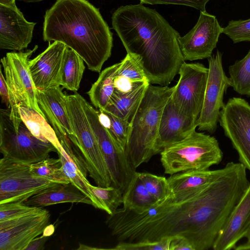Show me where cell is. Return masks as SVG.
<instances>
[{
  "label": "cell",
  "mask_w": 250,
  "mask_h": 250,
  "mask_svg": "<svg viewBox=\"0 0 250 250\" xmlns=\"http://www.w3.org/2000/svg\"><path fill=\"white\" fill-rule=\"evenodd\" d=\"M111 22L127 53L137 59L149 83L168 86L185 62L179 33L156 10L142 3L119 7Z\"/></svg>",
  "instance_id": "obj_1"
},
{
  "label": "cell",
  "mask_w": 250,
  "mask_h": 250,
  "mask_svg": "<svg viewBox=\"0 0 250 250\" xmlns=\"http://www.w3.org/2000/svg\"><path fill=\"white\" fill-rule=\"evenodd\" d=\"M112 35L99 9L87 0H56L45 11L43 41L64 43L92 71L101 72L110 57Z\"/></svg>",
  "instance_id": "obj_2"
},
{
  "label": "cell",
  "mask_w": 250,
  "mask_h": 250,
  "mask_svg": "<svg viewBox=\"0 0 250 250\" xmlns=\"http://www.w3.org/2000/svg\"><path fill=\"white\" fill-rule=\"evenodd\" d=\"M173 89L150 83L133 118L126 153L134 169L156 155L155 144L164 107Z\"/></svg>",
  "instance_id": "obj_3"
},
{
  "label": "cell",
  "mask_w": 250,
  "mask_h": 250,
  "mask_svg": "<svg viewBox=\"0 0 250 250\" xmlns=\"http://www.w3.org/2000/svg\"><path fill=\"white\" fill-rule=\"evenodd\" d=\"M165 173L205 170L219 164L223 153L214 137L196 130L184 140L164 148L160 153Z\"/></svg>",
  "instance_id": "obj_4"
},
{
  "label": "cell",
  "mask_w": 250,
  "mask_h": 250,
  "mask_svg": "<svg viewBox=\"0 0 250 250\" xmlns=\"http://www.w3.org/2000/svg\"><path fill=\"white\" fill-rule=\"evenodd\" d=\"M83 97L79 93L67 95V108L76 138L72 144L89 176L98 186H111L107 167L85 112Z\"/></svg>",
  "instance_id": "obj_5"
},
{
  "label": "cell",
  "mask_w": 250,
  "mask_h": 250,
  "mask_svg": "<svg viewBox=\"0 0 250 250\" xmlns=\"http://www.w3.org/2000/svg\"><path fill=\"white\" fill-rule=\"evenodd\" d=\"M38 47L35 45L32 49L8 52L0 60L9 91L10 118L15 125L22 122L18 111L19 105L32 108L46 119L38 104L37 88L28 66L30 58Z\"/></svg>",
  "instance_id": "obj_6"
},
{
  "label": "cell",
  "mask_w": 250,
  "mask_h": 250,
  "mask_svg": "<svg viewBox=\"0 0 250 250\" xmlns=\"http://www.w3.org/2000/svg\"><path fill=\"white\" fill-rule=\"evenodd\" d=\"M10 113V108L0 111V151L3 157L32 164L45 159L51 152H57L51 143L34 136L22 121L16 129Z\"/></svg>",
  "instance_id": "obj_7"
},
{
  "label": "cell",
  "mask_w": 250,
  "mask_h": 250,
  "mask_svg": "<svg viewBox=\"0 0 250 250\" xmlns=\"http://www.w3.org/2000/svg\"><path fill=\"white\" fill-rule=\"evenodd\" d=\"M31 164L2 157L0 160V204L24 202L57 184L34 175Z\"/></svg>",
  "instance_id": "obj_8"
},
{
  "label": "cell",
  "mask_w": 250,
  "mask_h": 250,
  "mask_svg": "<svg viewBox=\"0 0 250 250\" xmlns=\"http://www.w3.org/2000/svg\"><path fill=\"white\" fill-rule=\"evenodd\" d=\"M83 108L99 143L109 173L111 186L123 194L126 189L136 170L130 164L125 151L116 144L107 129L100 123L98 111L83 98Z\"/></svg>",
  "instance_id": "obj_9"
},
{
  "label": "cell",
  "mask_w": 250,
  "mask_h": 250,
  "mask_svg": "<svg viewBox=\"0 0 250 250\" xmlns=\"http://www.w3.org/2000/svg\"><path fill=\"white\" fill-rule=\"evenodd\" d=\"M208 68L199 62H185L179 71L170 99L182 114L198 121L204 102Z\"/></svg>",
  "instance_id": "obj_10"
},
{
  "label": "cell",
  "mask_w": 250,
  "mask_h": 250,
  "mask_svg": "<svg viewBox=\"0 0 250 250\" xmlns=\"http://www.w3.org/2000/svg\"><path fill=\"white\" fill-rule=\"evenodd\" d=\"M222 53L217 50L208 59V74L202 108L197 121L198 130L213 134L216 130L221 110L225 105L224 97L232 87L222 64Z\"/></svg>",
  "instance_id": "obj_11"
},
{
  "label": "cell",
  "mask_w": 250,
  "mask_h": 250,
  "mask_svg": "<svg viewBox=\"0 0 250 250\" xmlns=\"http://www.w3.org/2000/svg\"><path fill=\"white\" fill-rule=\"evenodd\" d=\"M219 122L237 151L239 163L250 171V104L245 99H229L221 110Z\"/></svg>",
  "instance_id": "obj_12"
},
{
  "label": "cell",
  "mask_w": 250,
  "mask_h": 250,
  "mask_svg": "<svg viewBox=\"0 0 250 250\" xmlns=\"http://www.w3.org/2000/svg\"><path fill=\"white\" fill-rule=\"evenodd\" d=\"M50 219L47 209L37 207L19 217L0 221V250H25L33 239L42 234Z\"/></svg>",
  "instance_id": "obj_13"
},
{
  "label": "cell",
  "mask_w": 250,
  "mask_h": 250,
  "mask_svg": "<svg viewBox=\"0 0 250 250\" xmlns=\"http://www.w3.org/2000/svg\"><path fill=\"white\" fill-rule=\"evenodd\" d=\"M223 28L216 17L205 11H200L195 26L185 36L178 39L185 61L208 59L216 47Z\"/></svg>",
  "instance_id": "obj_14"
},
{
  "label": "cell",
  "mask_w": 250,
  "mask_h": 250,
  "mask_svg": "<svg viewBox=\"0 0 250 250\" xmlns=\"http://www.w3.org/2000/svg\"><path fill=\"white\" fill-rule=\"evenodd\" d=\"M67 47L59 42H49L44 51L29 60L30 73L37 89L45 90L61 85L62 69Z\"/></svg>",
  "instance_id": "obj_15"
},
{
  "label": "cell",
  "mask_w": 250,
  "mask_h": 250,
  "mask_svg": "<svg viewBox=\"0 0 250 250\" xmlns=\"http://www.w3.org/2000/svg\"><path fill=\"white\" fill-rule=\"evenodd\" d=\"M36 24L27 21L18 7L0 4V48L19 51L26 48Z\"/></svg>",
  "instance_id": "obj_16"
},
{
  "label": "cell",
  "mask_w": 250,
  "mask_h": 250,
  "mask_svg": "<svg viewBox=\"0 0 250 250\" xmlns=\"http://www.w3.org/2000/svg\"><path fill=\"white\" fill-rule=\"evenodd\" d=\"M197 126V120L180 113L169 98L161 117L155 144L156 154L166 147L186 139Z\"/></svg>",
  "instance_id": "obj_17"
},
{
  "label": "cell",
  "mask_w": 250,
  "mask_h": 250,
  "mask_svg": "<svg viewBox=\"0 0 250 250\" xmlns=\"http://www.w3.org/2000/svg\"><path fill=\"white\" fill-rule=\"evenodd\" d=\"M67 95L60 86L48 89H37L38 104L56 135L67 136L72 143L76 138L67 108Z\"/></svg>",
  "instance_id": "obj_18"
},
{
  "label": "cell",
  "mask_w": 250,
  "mask_h": 250,
  "mask_svg": "<svg viewBox=\"0 0 250 250\" xmlns=\"http://www.w3.org/2000/svg\"><path fill=\"white\" fill-rule=\"evenodd\" d=\"M250 225V186L233 208L219 232L212 246L214 250L234 249L245 237Z\"/></svg>",
  "instance_id": "obj_19"
},
{
  "label": "cell",
  "mask_w": 250,
  "mask_h": 250,
  "mask_svg": "<svg viewBox=\"0 0 250 250\" xmlns=\"http://www.w3.org/2000/svg\"><path fill=\"white\" fill-rule=\"evenodd\" d=\"M57 137L61 145L57 152L62 169L70 183L91 200L94 207L102 210L100 203L91 190V184L87 179V169L68 137L64 135Z\"/></svg>",
  "instance_id": "obj_20"
},
{
  "label": "cell",
  "mask_w": 250,
  "mask_h": 250,
  "mask_svg": "<svg viewBox=\"0 0 250 250\" xmlns=\"http://www.w3.org/2000/svg\"><path fill=\"white\" fill-rule=\"evenodd\" d=\"M227 169L226 165L219 169L188 170L170 175L167 180L171 202H178L192 196L220 177Z\"/></svg>",
  "instance_id": "obj_21"
},
{
  "label": "cell",
  "mask_w": 250,
  "mask_h": 250,
  "mask_svg": "<svg viewBox=\"0 0 250 250\" xmlns=\"http://www.w3.org/2000/svg\"><path fill=\"white\" fill-rule=\"evenodd\" d=\"M23 203L27 206L40 208L64 203H81L92 206L91 200L71 183L58 184L33 195Z\"/></svg>",
  "instance_id": "obj_22"
},
{
  "label": "cell",
  "mask_w": 250,
  "mask_h": 250,
  "mask_svg": "<svg viewBox=\"0 0 250 250\" xmlns=\"http://www.w3.org/2000/svg\"><path fill=\"white\" fill-rule=\"evenodd\" d=\"M149 84L146 82L124 93L114 91L104 110L131 124Z\"/></svg>",
  "instance_id": "obj_23"
},
{
  "label": "cell",
  "mask_w": 250,
  "mask_h": 250,
  "mask_svg": "<svg viewBox=\"0 0 250 250\" xmlns=\"http://www.w3.org/2000/svg\"><path fill=\"white\" fill-rule=\"evenodd\" d=\"M120 62L114 79L115 91L126 93L149 82L144 69L134 55L127 53Z\"/></svg>",
  "instance_id": "obj_24"
},
{
  "label": "cell",
  "mask_w": 250,
  "mask_h": 250,
  "mask_svg": "<svg viewBox=\"0 0 250 250\" xmlns=\"http://www.w3.org/2000/svg\"><path fill=\"white\" fill-rule=\"evenodd\" d=\"M18 107L21 119L32 134L42 141L51 143L58 151L61 146L60 141L46 119L32 108Z\"/></svg>",
  "instance_id": "obj_25"
},
{
  "label": "cell",
  "mask_w": 250,
  "mask_h": 250,
  "mask_svg": "<svg viewBox=\"0 0 250 250\" xmlns=\"http://www.w3.org/2000/svg\"><path fill=\"white\" fill-rule=\"evenodd\" d=\"M120 64L115 63L103 70L87 93L92 104L100 111L105 109L115 90L114 79Z\"/></svg>",
  "instance_id": "obj_26"
},
{
  "label": "cell",
  "mask_w": 250,
  "mask_h": 250,
  "mask_svg": "<svg viewBox=\"0 0 250 250\" xmlns=\"http://www.w3.org/2000/svg\"><path fill=\"white\" fill-rule=\"evenodd\" d=\"M157 201L148 192L142 181L139 172L135 171L123 194V208L142 211L156 204Z\"/></svg>",
  "instance_id": "obj_27"
},
{
  "label": "cell",
  "mask_w": 250,
  "mask_h": 250,
  "mask_svg": "<svg viewBox=\"0 0 250 250\" xmlns=\"http://www.w3.org/2000/svg\"><path fill=\"white\" fill-rule=\"evenodd\" d=\"M83 58L67 47L65 53L61 73V85L76 92L79 89L85 67Z\"/></svg>",
  "instance_id": "obj_28"
},
{
  "label": "cell",
  "mask_w": 250,
  "mask_h": 250,
  "mask_svg": "<svg viewBox=\"0 0 250 250\" xmlns=\"http://www.w3.org/2000/svg\"><path fill=\"white\" fill-rule=\"evenodd\" d=\"M229 73L234 90L250 97V50L243 59L229 67Z\"/></svg>",
  "instance_id": "obj_29"
},
{
  "label": "cell",
  "mask_w": 250,
  "mask_h": 250,
  "mask_svg": "<svg viewBox=\"0 0 250 250\" xmlns=\"http://www.w3.org/2000/svg\"><path fill=\"white\" fill-rule=\"evenodd\" d=\"M30 170L34 175L45 178L49 181L61 184H68L70 180L64 173L60 159H45L32 164Z\"/></svg>",
  "instance_id": "obj_30"
},
{
  "label": "cell",
  "mask_w": 250,
  "mask_h": 250,
  "mask_svg": "<svg viewBox=\"0 0 250 250\" xmlns=\"http://www.w3.org/2000/svg\"><path fill=\"white\" fill-rule=\"evenodd\" d=\"M93 194L100 203L102 210L112 214L123 203V193L113 186L102 187L91 185Z\"/></svg>",
  "instance_id": "obj_31"
},
{
  "label": "cell",
  "mask_w": 250,
  "mask_h": 250,
  "mask_svg": "<svg viewBox=\"0 0 250 250\" xmlns=\"http://www.w3.org/2000/svg\"><path fill=\"white\" fill-rule=\"evenodd\" d=\"M140 177L148 192L157 201H162L170 194L167 179L148 172H139Z\"/></svg>",
  "instance_id": "obj_32"
},
{
  "label": "cell",
  "mask_w": 250,
  "mask_h": 250,
  "mask_svg": "<svg viewBox=\"0 0 250 250\" xmlns=\"http://www.w3.org/2000/svg\"><path fill=\"white\" fill-rule=\"evenodd\" d=\"M103 111L107 113L110 119L109 126L106 129L118 146L126 152L131 124L110 113Z\"/></svg>",
  "instance_id": "obj_33"
},
{
  "label": "cell",
  "mask_w": 250,
  "mask_h": 250,
  "mask_svg": "<svg viewBox=\"0 0 250 250\" xmlns=\"http://www.w3.org/2000/svg\"><path fill=\"white\" fill-rule=\"evenodd\" d=\"M174 237H164L157 241L141 240L120 241L111 250H169L170 244Z\"/></svg>",
  "instance_id": "obj_34"
},
{
  "label": "cell",
  "mask_w": 250,
  "mask_h": 250,
  "mask_svg": "<svg viewBox=\"0 0 250 250\" xmlns=\"http://www.w3.org/2000/svg\"><path fill=\"white\" fill-rule=\"evenodd\" d=\"M222 33L229 37L234 43L250 42V19L231 20L223 28Z\"/></svg>",
  "instance_id": "obj_35"
},
{
  "label": "cell",
  "mask_w": 250,
  "mask_h": 250,
  "mask_svg": "<svg viewBox=\"0 0 250 250\" xmlns=\"http://www.w3.org/2000/svg\"><path fill=\"white\" fill-rule=\"evenodd\" d=\"M37 208L27 206L20 202L0 204V221L19 217L33 211Z\"/></svg>",
  "instance_id": "obj_36"
},
{
  "label": "cell",
  "mask_w": 250,
  "mask_h": 250,
  "mask_svg": "<svg viewBox=\"0 0 250 250\" xmlns=\"http://www.w3.org/2000/svg\"><path fill=\"white\" fill-rule=\"evenodd\" d=\"M140 3L151 5L175 4L191 7L200 11H206V5L209 0H139Z\"/></svg>",
  "instance_id": "obj_37"
},
{
  "label": "cell",
  "mask_w": 250,
  "mask_h": 250,
  "mask_svg": "<svg viewBox=\"0 0 250 250\" xmlns=\"http://www.w3.org/2000/svg\"><path fill=\"white\" fill-rule=\"evenodd\" d=\"M169 250H194L191 244L185 238L175 236L171 241Z\"/></svg>",
  "instance_id": "obj_38"
},
{
  "label": "cell",
  "mask_w": 250,
  "mask_h": 250,
  "mask_svg": "<svg viewBox=\"0 0 250 250\" xmlns=\"http://www.w3.org/2000/svg\"><path fill=\"white\" fill-rule=\"evenodd\" d=\"M0 95L1 98V102L4 103L9 108L10 99L9 91L6 83L5 79L1 71V66L0 67Z\"/></svg>",
  "instance_id": "obj_39"
},
{
  "label": "cell",
  "mask_w": 250,
  "mask_h": 250,
  "mask_svg": "<svg viewBox=\"0 0 250 250\" xmlns=\"http://www.w3.org/2000/svg\"><path fill=\"white\" fill-rule=\"evenodd\" d=\"M47 236L42 235L33 239L25 250H43L44 249V245L47 240Z\"/></svg>",
  "instance_id": "obj_40"
},
{
  "label": "cell",
  "mask_w": 250,
  "mask_h": 250,
  "mask_svg": "<svg viewBox=\"0 0 250 250\" xmlns=\"http://www.w3.org/2000/svg\"><path fill=\"white\" fill-rule=\"evenodd\" d=\"M245 237L247 239L246 243L236 246L234 248L235 250H250V225L248 231L246 234Z\"/></svg>",
  "instance_id": "obj_41"
},
{
  "label": "cell",
  "mask_w": 250,
  "mask_h": 250,
  "mask_svg": "<svg viewBox=\"0 0 250 250\" xmlns=\"http://www.w3.org/2000/svg\"><path fill=\"white\" fill-rule=\"evenodd\" d=\"M55 231V227L53 225L49 224L44 229L42 235L48 237L51 235Z\"/></svg>",
  "instance_id": "obj_42"
},
{
  "label": "cell",
  "mask_w": 250,
  "mask_h": 250,
  "mask_svg": "<svg viewBox=\"0 0 250 250\" xmlns=\"http://www.w3.org/2000/svg\"><path fill=\"white\" fill-rule=\"evenodd\" d=\"M16 0H0V4L13 8H17L16 5Z\"/></svg>",
  "instance_id": "obj_43"
},
{
  "label": "cell",
  "mask_w": 250,
  "mask_h": 250,
  "mask_svg": "<svg viewBox=\"0 0 250 250\" xmlns=\"http://www.w3.org/2000/svg\"><path fill=\"white\" fill-rule=\"evenodd\" d=\"M102 250L104 249L90 247L89 246L80 244L79 248L77 250Z\"/></svg>",
  "instance_id": "obj_44"
},
{
  "label": "cell",
  "mask_w": 250,
  "mask_h": 250,
  "mask_svg": "<svg viewBox=\"0 0 250 250\" xmlns=\"http://www.w3.org/2000/svg\"><path fill=\"white\" fill-rule=\"evenodd\" d=\"M16 0L23 1V2H26V3H31V2L33 3V2H37L41 1H42L44 0Z\"/></svg>",
  "instance_id": "obj_45"
}]
</instances>
